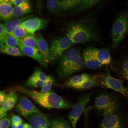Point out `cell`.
Here are the masks:
<instances>
[{
	"label": "cell",
	"mask_w": 128,
	"mask_h": 128,
	"mask_svg": "<svg viewBox=\"0 0 128 128\" xmlns=\"http://www.w3.org/2000/svg\"><path fill=\"white\" fill-rule=\"evenodd\" d=\"M66 34L74 44L100 41L95 20L90 16L69 23L66 27Z\"/></svg>",
	"instance_id": "obj_1"
},
{
	"label": "cell",
	"mask_w": 128,
	"mask_h": 128,
	"mask_svg": "<svg viewBox=\"0 0 128 128\" xmlns=\"http://www.w3.org/2000/svg\"><path fill=\"white\" fill-rule=\"evenodd\" d=\"M80 55V52L74 48L69 49L63 54L56 69L59 78L63 79L79 71L80 64L76 59Z\"/></svg>",
	"instance_id": "obj_2"
},
{
	"label": "cell",
	"mask_w": 128,
	"mask_h": 128,
	"mask_svg": "<svg viewBox=\"0 0 128 128\" xmlns=\"http://www.w3.org/2000/svg\"><path fill=\"white\" fill-rule=\"evenodd\" d=\"M122 107L117 98L107 93L99 95L96 98L93 106L104 116L117 112Z\"/></svg>",
	"instance_id": "obj_3"
},
{
	"label": "cell",
	"mask_w": 128,
	"mask_h": 128,
	"mask_svg": "<svg viewBox=\"0 0 128 128\" xmlns=\"http://www.w3.org/2000/svg\"><path fill=\"white\" fill-rule=\"evenodd\" d=\"M82 1V0H47L46 6L51 13L61 16L77 9Z\"/></svg>",
	"instance_id": "obj_4"
},
{
	"label": "cell",
	"mask_w": 128,
	"mask_h": 128,
	"mask_svg": "<svg viewBox=\"0 0 128 128\" xmlns=\"http://www.w3.org/2000/svg\"><path fill=\"white\" fill-rule=\"evenodd\" d=\"M128 14L119 12L117 14L112 30V46L116 48L124 38L127 31Z\"/></svg>",
	"instance_id": "obj_5"
},
{
	"label": "cell",
	"mask_w": 128,
	"mask_h": 128,
	"mask_svg": "<svg viewBox=\"0 0 128 128\" xmlns=\"http://www.w3.org/2000/svg\"><path fill=\"white\" fill-rule=\"evenodd\" d=\"M73 44L67 36L58 37L51 39L48 46L52 62L60 58L64 51Z\"/></svg>",
	"instance_id": "obj_6"
},
{
	"label": "cell",
	"mask_w": 128,
	"mask_h": 128,
	"mask_svg": "<svg viewBox=\"0 0 128 128\" xmlns=\"http://www.w3.org/2000/svg\"><path fill=\"white\" fill-rule=\"evenodd\" d=\"M104 117L98 128H128V113L119 111Z\"/></svg>",
	"instance_id": "obj_7"
},
{
	"label": "cell",
	"mask_w": 128,
	"mask_h": 128,
	"mask_svg": "<svg viewBox=\"0 0 128 128\" xmlns=\"http://www.w3.org/2000/svg\"><path fill=\"white\" fill-rule=\"evenodd\" d=\"M99 85L112 89L125 96H128V88L124 86L119 80L113 77L109 72L99 74Z\"/></svg>",
	"instance_id": "obj_8"
},
{
	"label": "cell",
	"mask_w": 128,
	"mask_h": 128,
	"mask_svg": "<svg viewBox=\"0 0 128 128\" xmlns=\"http://www.w3.org/2000/svg\"><path fill=\"white\" fill-rule=\"evenodd\" d=\"M91 94V93H87L80 97L69 114L68 118L73 128H76L77 121L89 101Z\"/></svg>",
	"instance_id": "obj_9"
},
{
	"label": "cell",
	"mask_w": 128,
	"mask_h": 128,
	"mask_svg": "<svg viewBox=\"0 0 128 128\" xmlns=\"http://www.w3.org/2000/svg\"><path fill=\"white\" fill-rule=\"evenodd\" d=\"M49 21V18L34 17L25 20L20 24L29 34L33 35L36 31L46 27Z\"/></svg>",
	"instance_id": "obj_10"
},
{
	"label": "cell",
	"mask_w": 128,
	"mask_h": 128,
	"mask_svg": "<svg viewBox=\"0 0 128 128\" xmlns=\"http://www.w3.org/2000/svg\"><path fill=\"white\" fill-rule=\"evenodd\" d=\"M16 109L21 115L27 119L32 114L40 112L31 101L23 96L20 99Z\"/></svg>",
	"instance_id": "obj_11"
},
{
	"label": "cell",
	"mask_w": 128,
	"mask_h": 128,
	"mask_svg": "<svg viewBox=\"0 0 128 128\" xmlns=\"http://www.w3.org/2000/svg\"><path fill=\"white\" fill-rule=\"evenodd\" d=\"M18 46L24 55L33 58L44 67H47L48 62L38 48L28 47L21 45Z\"/></svg>",
	"instance_id": "obj_12"
},
{
	"label": "cell",
	"mask_w": 128,
	"mask_h": 128,
	"mask_svg": "<svg viewBox=\"0 0 128 128\" xmlns=\"http://www.w3.org/2000/svg\"><path fill=\"white\" fill-rule=\"evenodd\" d=\"M28 119L32 128H49V119L47 115L41 112L32 114Z\"/></svg>",
	"instance_id": "obj_13"
},
{
	"label": "cell",
	"mask_w": 128,
	"mask_h": 128,
	"mask_svg": "<svg viewBox=\"0 0 128 128\" xmlns=\"http://www.w3.org/2000/svg\"><path fill=\"white\" fill-rule=\"evenodd\" d=\"M88 48L97 60L102 65H108L110 64L111 56L107 50L92 47Z\"/></svg>",
	"instance_id": "obj_14"
},
{
	"label": "cell",
	"mask_w": 128,
	"mask_h": 128,
	"mask_svg": "<svg viewBox=\"0 0 128 128\" xmlns=\"http://www.w3.org/2000/svg\"><path fill=\"white\" fill-rule=\"evenodd\" d=\"M82 58L84 65L88 68L96 69L100 67L103 65L88 47L84 50Z\"/></svg>",
	"instance_id": "obj_15"
},
{
	"label": "cell",
	"mask_w": 128,
	"mask_h": 128,
	"mask_svg": "<svg viewBox=\"0 0 128 128\" xmlns=\"http://www.w3.org/2000/svg\"><path fill=\"white\" fill-rule=\"evenodd\" d=\"M33 11L32 7L29 1H25L13 8V16L15 18L20 17L32 13Z\"/></svg>",
	"instance_id": "obj_16"
},
{
	"label": "cell",
	"mask_w": 128,
	"mask_h": 128,
	"mask_svg": "<svg viewBox=\"0 0 128 128\" xmlns=\"http://www.w3.org/2000/svg\"><path fill=\"white\" fill-rule=\"evenodd\" d=\"M10 2L0 3V17L1 20L7 22L13 19V7Z\"/></svg>",
	"instance_id": "obj_17"
},
{
	"label": "cell",
	"mask_w": 128,
	"mask_h": 128,
	"mask_svg": "<svg viewBox=\"0 0 128 128\" xmlns=\"http://www.w3.org/2000/svg\"><path fill=\"white\" fill-rule=\"evenodd\" d=\"M37 37V48L48 63L52 62L48 45L46 41L40 32L38 33Z\"/></svg>",
	"instance_id": "obj_18"
},
{
	"label": "cell",
	"mask_w": 128,
	"mask_h": 128,
	"mask_svg": "<svg viewBox=\"0 0 128 128\" xmlns=\"http://www.w3.org/2000/svg\"><path fill=\"white\" fill-rule=\"evenodd\" d=\"M34 16L33 15H25L17 18L4 23L7 34H13V29L16 26L25 20Z\"/></svg>",
	"instance_id": "obj_19"
},
{
	"label": "cell",
	"mask_w": 128,
	"mask_h": 128,
	"mask_svg": "<svg viewBox=\"0 0 128 128\" xmlns=\"http://www.w3.org/2000/svg\"><path fill=\"white\" fill-rule=\"evenodd\" d=\"M99 85L98 75H89L82 82L75 87L74 88L81 90H86Z\"/></svg>",
	"instance_id": "obj_20"
},
{
	"label": "cell",
	"mask_w": 128,
	"mask_h": 128,
	"mask_svg": "<svg viewBox=\"0 0 128 128\" xmlns=\"http://www.w3.org/2000/svg\"><path fill=\"white\" fill-rule=\"evenodd\" d=\"M18 96L14 92L8 94L0 106L3 110L7 111L12 109L14 106L18 99Z\"/></svg>",
	"instance_id": "obj_21"
},
{
	"label": "cell",
	"mask_w": 128,
	"mask_h": 128,
	"mask_svg": "<svg viewBox=\"0 0 128 128\" xmlns=\"http://www.w3.org/2000/svg\"><path fill=\"white\" fill-rule=\"evenodd\" d=\"M89 75L84 73L75 75L64 82L63 85L65 87L74 88L82 82Z\"/></svg>",
	"instance_id": "obj_22"
},
{
	"label": "cell",
	"mask_w": 128,
	"mask_h": 128,
	"mask_svg": "<svg viewBox=\"0 0 128 128\" xmlns=\"http://www.w3.org/2000/svg\"><path fill=\"white\" fill-rule=\"evenodd\" d=\"M20 39L13 34H7L3 40L0 42V46L17 47L20 44Z\"/></svg>",
	"instance_id": "obj_23"
},
{
	"label": "cell",
	"mask_w": 128,
	"mask_h": 128,
	"mask_svg": "<svg viewBox=\"0 0 128 128\" xmlns=\"http://www.w3.org/2000/svg\"><path fill=\"white\" fill-rule=\"evenodd\" d=\"M49 128H71L69 124L64 119L59 117L50 121Z\"/></svg>",
	"instance_id": "obj_24"
},
{
	"label": "cell",
	"mask_w": 128,
	"mask_h": 128,
	"mask_svg": "<svg viewBox=\"0 0 128 128\" xmlns=\"http://www.w3.org/2000/svg\"><path fill=\"white\" fill-rule=\"evenodd\" d=\"M20 45L28 47L37 48V37L34 34H29L20 39Z\"/></svg>",
	"instance_id": "obj_25"
},
{
	"label": "cell",
	"mask_w": 128,
	"mask_h": 128,
	"mask_svg": "<svg viewBox=\"0 0 128 128\" xmlns=\"http://www.w3.org/2000/svg\"><path fill=\"white\" fill-rule=\"evenodd\" d=\"M1 53L16 56H23L24 54L20 49L17 47L0 46Z\"/></svg>",
	"instance_id": "obj_26"
},
{
	"label": "cell",
	"mask_w": 128,
	"mask_h": 128,
	"mask_svg": "<svg viewBox=\"0 0 128 128\" xmlns=\"http://www.w3.org/2000/svg\"><path fill=\"white\" fill-rule=\"evenodd\" d=\"M102 0H82V3L77 9L70 12V14L85 10L96 5Z\"/></svg>",
	"instance_id": "obj_27"
},
{
	"label": "cell",
	"mask_w": 128,
	"mask_h": 128,
	"mask_svg": "<svg viewBox=\"0 0 128 128\" xmlns=\"http://www.w3.org/2000/svg\"><path fill=\"white\" fill-rule=\"evenodd\" d=\"M13 34L17 38L21 39L29 34L20 24L14 28L13 30Z\"/></svg>",
	"instance_id": "obj_28"
},
{
	"label": "cell",
	"mask_w": 128,
	"mask_h": 128,
	"mask_svg": "<svg viewBox=\"0 0 128 128\" xmlns=\"http://www.w3.org/2000/svg\"><path fill=\"white\" fill-rule=\"evenodd\" d=\"M45 82V81L40 80L31 76L27 80V83L30 86L39 88L42 87Z\"/></svg>",
	"instance_id": "obj_29"
},
{
	"label": "cell",
	"mask_w": 128,
	"mask_h": 128,
	"mask_svg": "<svg viewBox=\"0 0 128 128\" xmlns=\"http://www.w3.org/2000/svg\"><path fill=\"white\" fill-rule=\"evenodd\" d=\"M54 80L53 78L49 75H48L47 78L45 81V83L42 87L40 92L42 93H46L50 91L53 82Z\"/></svg>",
	"instance_id": "obj_30"
},
{
	"label": "cell",
	"mask_w": 128,
	"mask_h": 128,
	"mask_svg": "<svg viewBox=\"0 0 128 128\" xmlns=\"http://www.w3.org/2000/svg\"><path fill=\"white\" fill-rule=\"evenodd\" d=\"M31 76L42 81H45L47 78L45 73L40 69L35 71Z\"/></svg>",
	"instance_id": "obj_31"
},
{
	"label": "cell",
	"mask_w": 128,
	"mask_h": 128,
	"mask_svg": "<svg viewBox=\"0 0 128 128\" xmlns=\"http://www.w3.org/2000/svg\"><path fill=\"white\" fill-rule=\"evenodd\" d=\"M120 72L123 78L128 82V59L122 64Z\"/></svg>",
	"instance_id": "obj_32"
},
{
	"label": "cell",
	"mask_w": 128,
	"mask_h": 128,
	"mask_svg": "<svg viewBox=\"0 0 128 128\" xmlns=\"http://www.w3.org/2000/svg\"><path fill=\"white\" fill-rule=\"evenodd\" d=\"M11 122V119L6 117L0 119V128H9Z\"/></svg>",
	"instance_id": "obj_33"
},
{
	"label": "cell",
	"mask_w": 128,
	"mask_h": 128,
	"mask_svg": "<svg viewBox=\"0 0 128 128\" xmlns=\"http://www.w3.org/2000/svg\"><path fill=\"white\" fill-rule=\"evenodd\" d=\"M4 23L0 25V42L2 41L7 35Z\"/></svg>",
	"instance_id": "obj_34"
},
{
	"label": "cell",
	"mask_w": 128,
	"mask_h": 128,
	"mask_svg": "<svg viewBox=\"0 0 128 128\" xmlns=\"http://www.w3.org/2000/svg\"><path fill=\"white\" fill-rule=\"evenodd\" d=\"M12 124L17 125L21 123H22V120L19 116L16 115H13L11 119Z\"/></svg>",
	"instance_id": "obj_35"
},
{
	"label": "cell",
	"mask_w": 128,
	"mask_h": 128,
	"mask_svg": "<svg viewBox=\"0 0 128 128\" xmlns=\"http://www.w3.org/2000/svg\"><path fill=\"white\" fill-rule=\"evenodd\" d=\"M36 6L39 13L40 14L42 9L43 0H36Z\"/></svg>",
	"instance_id": "obj_36"
},
{
	"label": "cell",
	"mask_w": 128,
	"mask_h": 128,
	"mask_svg": "<svg viewBox=\"0 0 128 128\" xmlns=\"http://www.w3.org/2000/svg\"><path fill=\"white\" fill-rule=\"evenodd\" d=\"M7 95L3 91H1L0 92V106H1L7 97Z\"/></svg>",
	"instance_id": "obj_37"
},
{
	"label": "cell",
	"mask_w": 128,
	"mask_h": 128,
	"mask_svg": "<svg viewBox=\"0 0 128 128\" xmlns=\"http://www.w3.org/2000/svg\"><path fill=\"white\" fill-rule=\"evenodd\" d=\"M29 0H11L10 1L12 4L15 6L17 5L24 2L28 1Z\"/></svg>",
	"instance_id": "obj_38"
},
{
	"label": "cell",
	"mask_w": 128,
	"mask_h": 128,
	"mask_svg": "<svg viewBox=\"0 0 128 128\" xmlns=\"http://www.w3.org/2000/svg\"><path fill=\"white\" fill-rule=\"evenodd\" d=\"M7 114V111H5L0 107V119L4 118Z\"/></svg>",
	"instance_id": "obj_39"
},
{
	"label": "cell",
	"mask_w": 128,
	"mask_h": 128,
	"mask_svg": "<svg viewBox=\"0 0 128 128\" xmlns=\"http://www.w3.org/2000/svg\"><path fill=\"white\" fill-rule=\"evenodd\" d=\"M11 128H23V124L22 123H21L17 125L12 124Z\"/></svg>",
	"instance_id": "obj_40"
},
{
	"label": "cell",
	"mask_w": 128,
	"mask_h": 128,
	"mask_svg": "<svg viewBox=\"0 0 128 128\" xmlns=\"http://www.w3.org/2000/svg\"><path fill=\"white\" fill-rule=\"evenodd\" d=\"M23 124V128H32L30 124L27 123H25Z\"/></svg>",
	"instance_id": "obj_41"
},
{
	"label": "cell",
	"mask_w": 128,
	"mask_h": 128,
	"mask_svg": "<svg viewBox=\"0 0 128 128\" xmlns=\"http://www.w3.org/2000/svg\"><path fill=\"white\" fill-rule=\"evenodd\" d=\"M11 0H0V3L8 2L10 1Z\"/></svg>",
	"instance_id": "obj_42"
},
{
	"label": "cell",
	"mask_w": 128,
	"mask_h": 128,
	"mask_svg": "<svg viewBox=\"0 0 128 128\" xmlns=\"http://www.w3.org/2000/svg\"><path fill=\"white\" fill-rule=\"evenodd\" d=\"M127 33H128V23L127 29Z\"/></svg>",
	"instance_id": "obj_43"
},
{
	"label": "cell",
	"mask_w": 128,
	"mask_h": 128,
	"mask_svg": "<svg viewBox=\"0 0 128 128\" xmlns=\"http://www.w3.org/2000/svg\"><path fill=\"white\" fill-rule=\"evenodd\" d=\"M127 0V6L128 8V0Z\"/></svg>",
	"instance_id": "obj_44"
}]
</instances>
